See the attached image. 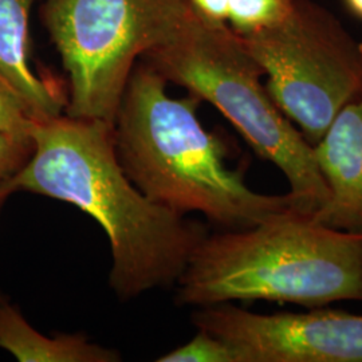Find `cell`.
Masks as SVG:
<instances>
[{
	"label": "cell",
	"mask_w": 362,
	"mask_h": 362,
	"mask_svg": "<svg viewBox=\"0 0 362 362\" xmlns=\"http://www.w3.org/2000/svg\"><path fill=\"white\" fill-rule=\"evenodd\" d=\"M176 303L267 300L322 308L362 300V235L288 214L206 235L176 284Z\"/></svg>",
	"instance_id": "3"
},
{
	"label": "cell",
	"mask_w": 362,
	"mask_h": 362,
	"mask_svg": "<svg viewBox=\"0 0 362 362\" xmlns=\"http://www.w3.org/2000/svg\"><path fill=\"white\" fill-rule=\"evenodd\" d=\"M0 348L21 362H117L119 353L91 342L85 334H42L21 310L0 298Z\"/></svg>",
	"instance_id": "10"
},
{
	"label": "cell",
	"mask_w": 362,
	"mask_h": 362,
	"mask_svg": "<svg viewBox=\"0 0 362 362\" xmlns=\"http://www.w3.org/2000/svg\"><path fill=\"white\" fill-rule=\"evenodd\" d=\"M239 37L267 77L274 104L313 148L362 91L361 43L313 0H298L278 25Z\"/></svg>",
	"instance_id": "6"
},
{
	"label": "cell",
	"mask_w": 362,
	"mask_h": 362,
	"mask_svg": "<svg viewBox=\"0 0 362 362\" xmlns=\"http://www.w3.org/2000/svg\"><path fill=\"white\" fill-rule=\"evenodd\" d=\"M314 155L330 194L311 219L362 235V91L337 115Z\"/></svg>",
	"instance_id": "8"
},
{
	"label": "cell",
	"mask_w": 362,
	"mask_h": 362,
	"mask_svg": "<svg viewBox=\"0 0 362 362\" xmlns=\"http://www.w3.org/2000/svg\"><path fill=\"white\" fill-rule=\"evenodd\" d=\"M13 194H15V191L11 185V180L0 181V211L7 202V199Z\"/></svg>",
	"instance_id": "16"
},
{
	"label": "cell",
	"mask_w": 362,
	"mask_h": 362,
	"mask_svg": "<svg viewBox=\"0 0 362 362\" xmlns=\"http://www.w3.org/2000/svg\"><path fill=\"white\" fill-rule=\"evenodd\" d=\"M298 0H228L227 22L239 35L258 33L282 22Z\"/></svg>",
	"instance_id": "11"
},
{
	"label": "cell",
	"mask_w": 362,
	"mask_h": 362,
	"mask_svg": "<svg viewBox=\"0 0 362 362\" xmlns=\"http://www.w3.org/2000/svg\"><path fill=\"white\" fill-rule=\"evenodd\" d=\"M30 134L34 151L11 179L13 191L65 202L98 221L110 245L109 285L121 300L176 285L207 231L132 182L113 125L61 115L35 119Z\"/></svg>",
	"instance_id": "1"
},
{
	"label": "cell",
	"mask_w": 362,
	"mask_h": 362,
	"mask_svg": "<svg viewBox=\"0 0 362 362\" xmlns=\"http://www.w3.org/2000/svg\"><path fill=\"white\" fill-rule=\"evenodd\" d=\"M191 321L239 362H362V315L346 311L258 314L228 302L199 308Z\"/></svg>",
	"instance_id": "7"
},
{
	"label": "cell",
	"mask_w": 362,
	"mask_h": 362,
	"mask_svg": "<svg viewBox=\"0 0 362 362\" xmlns=\"http://www.w3.org/2000/svg\"><path fill=\"white\" fill-rule=\"evenodd\" d=\"M167 83L149 64L136 66L113 124L119 164L148 199L202 214L220 231L300 214L290 194H259L243 170L230 168L227 144L197 117L202 101L170 95Z\"/></svg>",
	"instance_id": "2"
},
{
	"label": "cell",
	"mask_w": 362,
	"mask_h": 362,
	"mask_svg": "<svg viewBox=\"0 0 362 362\" xmlns=\"http://www.w3.org/2000/svg\"><path fill=\"white\" fill-rule=\"evenodd\" d=\"M33 151L31 136L0 132V181L11 180L18 175L26 165Z\"/></svg>",
	"instance_id": "14"
},
{
	"label": "cell",
	"mask_w": 362,
	"mask_h": 362,
	"mask_svg": "<svg viewBox=\"0 0 362 362\" xmlns=\"http://www.w3.org/2000/svg\"><path fill=\"white\" fill-rule=\"evenodd\" d=\"M157 361L239 362V360L228 344L204 330H197V334L189 342L161 356Z\"/></svg>",
	"instance_id": "12"
},
{
	"label": "cell",
	"mask_w": 362,
	"mask_h": 362,
	"mask_svg": "<svg viewBox=\"0 0 362 362\" xmlns=\"http://www.w3.org/2000/svg\"><path fill=\"white\" fill-rule=\"evenodd\" d=\"M34 121L19 95L0 79V132L31 136Z\"/></svg>",
	"instance_id": "13"
},
{
	"label": "cell",
	"mask_w": 362,
	"mask_h": 362,
	"mask_svg": "<svg viewBox=\"0 0 362 362\" xmlns=\"http://www.w3.org/2000/svg\"><path fill=\"white\" fill-rule=\"evenodd\" d=\"M192 8L188 0H46L43 23L69 81L65 115L113 125L137 61Z\"/></svg>",
	"instance_id": "5"
},
{
	"label": "cell",
	"mask_w": 362,
	"mask_h": 362,
	"mask_svg": "<svg viewBox=\"0 0 362 362\" xmlns=\"http://www.w3.org/2000/svg\"><path fill=\"white\" fill-rule=\"evenodd\" d=\"M345 3L351 13L362 19V0H345Z\"/></svg>",
	"instance_id": "17"
},
{
	"label": "cell",
	"mask_w": 362,
	"mask_h": 362,
	"mask_svg": "<svg viewBox=\"0 0 362 362\" xmlns=\"http://www.w3.org/2000/svg\"><path fill=\"white\" fill-rule=\"evenodd\" d=\"M35 0H0V79L25 103L35 119L64 115L67 97L52 78L31 65L30 22Z\"/></svg>",
	"instance_id": "9"
},
{
	"label": "cell",
	"mask_w": 362,
	"mask_h": 362,
	"mask_svg": "<svg viewBox=\"0 0 362 362\" xmlns=\"http://www.w3.org/2000/svg\"><path fill=\"white\" fill-rule=\"evenodd\" d=\"M197 13L209 21L218 23H227L228 0H188Z\"/></svg>",
	"instance_id": "15"
},
{
	"label": "cell",
	"mask_w": 362,
	"mask_h": 362,
	"mask_svg": "<svg viewBox=\"0 0 362 362\" xmlns=\"http://www.w3.org/2000/svg\"><path fill=\"white\" fill-rule=\"evenodd\" d=\"M145 58L168 82L215 106L259 157L279 168L302 215L313 216L327 203L314 148L274 104L263 70L227 23L192 8L180 30Z\"/></svg>",
	"instance_id": "4"
}]
</instances>
